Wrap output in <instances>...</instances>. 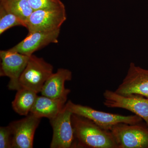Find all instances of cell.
<instances>
[{
  "label": "cell",
  "instance_id": "ac0fdd59",
  "mask_svg": "<svg viewBox=\"0 0 148 148\" xmlns=\"http://www.w3.org/2000/svg\"><path fill=\"white\" fill-rule=\"evenodd\" d=\"M12 131L9 125L0 127V148H12Z\"/></svg>",
  "mask_w": 148,
  "mask_h": 148
},
{
  "label": "cell",
  "instance_id": "ba28073f",
  "mask_svg": "<svg viewBox=\"0 0 148 148\" xmlns=\"http://www.w3.org/2000/svg\"><path fill=\"white\" fill-rule=\"evenodd\" d=\"M72 114L65 106L57 116L49 120L53 131L51 148H76Z\"/></svg>",
  "mask_w": 148,
  "mask_h": 148
},
{
  "label": "cell",
  "instance_id": "277c9868",
  "mask_svg": "<svg viewBox=\"0 0 148 148\" xmlns=\"http://www.w3.org/2000/svg\"><path fill=\"white\" fill-rule=\"evenodd\" d=\"M118 148H148V126L141 123H119L110 129Z\"/></svg>",
  "mask_w": 148,
  "mask_h": 148
},
{
  "label": "cell",
  "instance_id": "e0dca14e",
  "mask_svg": "<svg viewBox=\"0 0 148 148\" xmlns=\"http://www.w3.org/2000/svg\"><path fill=\"white\" fill-rule=\"evenodd\" d=\"M34 10L65 7L61 0H28Z\"/></svg>",
  "mask_w": 148,
  "mask_h": 148
},
{
  "label": "cell",
  "instance_id": "6da1fadb",
  "mask_svg": "<svg viewBox=\"0 0 148 148\" xmlns=\"http://www.w3.org/2000/svg\"><path fill=\"white\" fill-rule=\"evenodd\" d=\"M76 148H118L110 130L98 126L90 120L76 114L72 115Z\"/></svg>",
  "mask_w": 148,
  "mask_h": 148
},
{
  "label": "cell",
  "instance_id": "52a82bcc",
  "mask_svg": "<svg viewBox=\"0 0 148 148\" xmlns=\"http://www.w3.org/2000/svg\"><path fill=\"white\" fill-rule=\"evenodd\" d=\"M29 57L10 49L0 51V75L10 79L8 84L9 90H18L21 88L19 79L27 66Z\"/></svg>",
  "mask_w": 148,
  "mask_h": 148
},
{
  "label": "cell",
  "instance_id": "9a60e30c",
  "mask_svg": "<svg viewBox=\"0 0 148 148\" xmlns=\"http://www.w3.org/2000/svg\"><path fill=\"white\" fill-rule=\"evenodd\" d=\"M0 6L8 12L18 16L26 22L31 15L34 10L32 8L28 0H0Z\"/></svg>",
  "mask_w": 148,
  "mask_h": 148
},
{
  "label": "cell",
  "instance_id": "4fadbf2b",
  "mask_svg": "<svg viewBox=\"0 0 148 148\" xmlns=\"http://www.w3.org/2000/svg\"><path fill=\"white\" fill-rule=\"evenodd\" d=\"M67 99H53L46 96H38L30 113L41 119L50 120L54 118L63 110Z\"/></svg>",
  "mask_w": 148,
  "mask_h": 148
},
{
  "label": "cell",
  "instance_id": "7c38bea8",
  "mask_svg": "<svg viewBox=\"0 0 148 148\" xmlns=\"http://www.w3.org/2000/svg\"><path fill=\"white\" fill-rule=\"evenodd\" d=\"M72 78V72L70 70L58 69L46 82L40 92L42 95L53 99H67L71 90L65 88V83Z\"/></svg>",
  "mask_w": 148,
  "mask_h": 148
},
{
  "label": "cell",
  "instance_id": "5b68a950",
  "mask_svg": "<svg viewBox=\"0 0 148 148\" xmlns=\"http://www.w3.org/2000/svg\"><path fill=\"white\" fill-rule=\"evenodd\" d=\"M66 19L65 7L34 10L26 22L29 33L60 29Z\"/></svg>",
  "mask_w": 148,
  "mask_h": 148
},
{
  "label": "cell",
  "instance_id": "7a4b0ae2",
  "mask_svg": "<svg viewBox=\"0 0 148 148\" xmlns=\"http://www.w3.org/2000/svg\"><path fill=\"white\" fill-rule=\"evenodd\" d=\"M66 107L73 114L86 118L106 130H110L114 125L120 123L134 124L142 122L143 119L137 115L123 116L97 110L88 107L68 101Z\"/></svg>",
  "mask_w": 148,
  "mask_h": 148
},
{
  "label": "cell",
  "instance_id": "8fae6325",
  "mask_svg": "<svg viewBox=\"0 0 148 148\" xmlns=\"http://www.w3.org/2000/svg\"><path fill=\"white\" fill-rule=\"evenodd\" d=\"M60 29L52 32H36L28 33L24 40L9 49L31 56L37 51L51 43H57Z\"/></svg>",
  "mask_w": 148,
  "mask_h": 148
},
{
  "label": "cell",
  "instance_id": "30bf717a",
  "mask_svg": "<svg viewBox=\"0 0 148 148\" xmlns=\"http://www.w3.org/2000/svg\"><path fill=\"white\" fill-rule=\"evenodd\" d=\"M41 118L30 113L23 119L11 123L12 148H32L35 132Z\"/></svg>",
  "mask_w": 148,
  "mask_h": 148
},
{
  "label": "cell",
  "instance_id": "2e32d148",
  "mask_svg": "<svg viewBox=\"0 0 148 148\" xmlns=\"http://www.w3.org/2000/svg\"><path fill=\"white\" fill-rule=\"evenodd\" d=\"M17 26L26 27V24L18 16L8 12L2 7L0 6V34H2L10 28Z\"/></svg>",
  "mask_w": 148,
  "mask_h": 148
},
{
  "label": "cell",
  "instance_id": "8992f818",
  "mask_svg": "<svg viewBox=\"0 0 148 148\" xmlns=\"http://www.w3.org/2000/svg\"><path fill=\"white\" fill-rule=\"evenodd\" d=\"M103 97L106 107L130 111L142 118L148 126V98L138 94L121 95L109 90L104 91Z\"/></svg>",
  "mask_w": 148,
  "mask_h": 148
},
{
  "label": "cell",
  "instance_id": "9c48e42d",
  "mask_svg": "<svg viewBox=\"0 0 148 148\" xmlns=\"http://www.w3.org/2000/svg\"><path fill=\"white\" fill-rule=\"evenodd\" d=\"M115 91L121 95L138 94L148 98V70L131 63L127 75Z\"/></svg>",
  "mask_w": 148,
  "mask_h": 148
},
{
  "label": "cell",
  "instance_id": "5bb4252c",
  "mask_svg": "<svg viewBox=\"0 0 148 148\" xmlns=\"http://www.w3.org/2000/svg\"><path fill=\"white\" fill-rule=\"evenodd\" d=\"M38 93L27 88H21L17 90L12 106L14 112L22 116L28 115L34 105Z\"/></svg>",
  "mask_w": 148,
  "mask_h": 148
},
{
  "label": "cell",
  "instance_id": "3957f363",
  "mask_svg": "<svg viewBox=\"0 0 148 148\" xmlns=\"http://www.w3.org/2000/svg\"><path fill=\"white\" fill-rule=\"evenodd\" d=\"M53 70L51 64L33 54L29 57L27 66L19 79L20 86L39 93L53 73Z\"/></svg>",
  "mask_w": 148,
  "mask_h": 148
}]
</instances>
